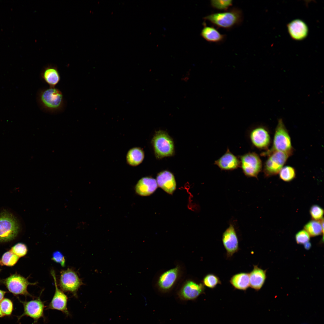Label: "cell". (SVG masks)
Here are the masks:
<instances>
[{"mask_svg": "<svg viewBox=\"0 0 324 324\" xmlns=\"http://www.w3.org/2000/svg\"><path fill=\"white\" fill-rule=\"evenodd\" d=\"M37 101L43 111L50 113L62 112L65 107V102L61 91L55 87L40 90L37 94Z\"/></svg>", "mask_w": 324, "mask_h": 324, "instance_id": "1", "label": "cell"}, {"mask_svg": "<svg viewBox=\"0 0 324 324\" xmlns=\"http://www.w3.org/2000/svg\"><path fill=\"white\" fill-rule=\"evenodd\" d=\"M217 28L230 29L239 26L243 20L242 11L234 7L224 12L212 13L204 18Z\"/></svg>", "mask_w": 324, "mask_h": 324, "instance_id": "2", "label": "cell"}, {"mask_svg": "<svg viewBox=\"0 0 324 324\" xmlns=\"http://www.w3.org/2000/svg\"><path fill=\"white\" fill-rule=\"evenodd\" d=\"M294 149L292 146L291 139L289 133L282 118H280L275 129L272 145L268 149L261 154V156H266L275 151H281L293 153Z\"/></svg>", "mask_w": 324, "mask_h": 324, "instance_id": "3", "label": "cell"}, {"mask_svg": "<svg viewBox=\"0 0 324 324\" xmlns=\"http://www.w3.org/2000/svg\"><path fill=\"white\" fill-rule=\"evenodd\" d=\"M152 143L157 158L160 159L173 154V141L166 132L160 130L156 132L152 139Z\"/></svg>", "mask_w": 324, "mask_h": 324, "instance_id": "4", "label": "cell"}, {"mask_svg": "<svg viewBox=\"0 0 324 324\" xmlns=\"http://www.w3.org/2000/svg\"><path fill=\"white\" fill-rule=\"evenodd\" d=\"M293 153L281 151H275L267 156L263 172L265 177H269L277 175L284 166L288 158Z\"/></svg>", "mask_w": 324, "mask_h": 324, "instance_id": "5", "label": "cell"}, {"mask_svg": "<svg viewBox=\"0 0 324 324\" xmlns=\"http://www.w3.org/2000/svg\"><path fill=\"white\" fill-rule=\"evenodd\" d=\"M247 136L251 146L259 150H267L271 143L269 130L263 125L250 128L247 133Z\"/></svg>", "mask_w": 324, "mask_h": 324, "instance_id": "6", "label": "cell"}, {"mask_svg": "<svg viewBox=\"0 0 324 324\" xmlns=\"http://www.w3.org/2000/svg\"><path fill=\"white\" fill-rule=\"evenodd\" d=\"M238 156L240 161V167L244 174L248 177L257 178L262 166L259 155L254 152H249Z\"/></svg>", "mask_w": 324, "mask_h": 324, "instance_id": "7", "label": "cell"}, {"mask_svg": "<svg viewBox=\"0 0 324 324\" xmlns=\"http://www.w3.org/2000/svg\"><path fill=\"white\" fill-rule=\"evenodd\" d=\"M19 230V224L12 214L5 211L0 214V242L13 239Z\"/></svg>", "mask_w": 324, "mask_h": 324, "instance_id": "8", "label": "cell"}, {"mask_svg": "<svg viewBox=\"0 0 324 324\" xmlns=\"http://www.w3.org/2000/svg\"><path fill=\"white\" fill-rule=\"evenodd\" d=\"M59 284L63 292H70L76 297L79 288L84 284L76 272L68 268L61 272Z\"/></svg>", "mask_w": 324, "mask_h": 324, "instance_id": "9", "label": "cell"}, {"mask_svg": "<svg viewBox=\"0 0 324 324\" xmlns=\"http://www.w3.org/2000/svg\"><path fill=\"white\" fill-rule=\"evenodd\" d=\"M2 281L8 290L14 295H23L33 297L28 292L27 287L29 285H35L37 283H30L27 278L17 274H14Z\"/></svg>", "mask_w": 324, "mask_h": 324, "instance_id": "10", "label": "cell"}, {"mask_svg": "<svg viewBox=\"0 0 324 324\" xmlns=\"http://www.w3.org/2000/svg\"><path fill=\"white\" fill-rule=\"evenodd\" d=\"M181 271L180 266H177L162 273L157 282L158 290L163 292L171 290L179 278Z\"/></svg>", "mask_w": 324, "mask_h": 324, "instance_id": "11", "label": "cell"}, {"mask_svg": "<svg viewBox=\"0 0 324 324\" xmlns=\"http://www.w3.org/2000/svg\"><path fill=\"white\" fill-rule=\"evenodd\" d=\"M20 302L23 305L24 311L22 315L18 317V320L23 316H26L32 318L34 324L37 323L40 318H44V311L46 306L40 296L35 299L28 301H20Z\"/></svg>", "mask_w": 324, "mask_h": 324, "instance_id": "12", "label": "cell"}, {"mask_svg": "<svg viewBox=\"0 0 324 324\" xmlns=\"http://www.w3.org/2000/svg\"><path fill=\"white\" fill-rule=\"evenodd\" d=\"M51 273L54 282L55 290L53 297L46 309L55 310L62 312L67 316L70 314L67 308L68 298L63 292L58 287L54 270L52 269Z\"/></svg>", "mask_w": 324, "mask_h": 324, "instance_id": "13", "label": "cell"}, {"mask_svg": "<svg viewBox=\"0 0 324 324\" xmlns=\"http://www.w3.org/2000/svg\"><path fill=\"white\" fill-rule=\"evenodd\" d=\"M204 286L202 283L189 280L183 284L178 292V296L182 300L192 301L204 293Z\"/></svg>", "mask_w": 324, "mask_h": 324, "instance_id": "14", "label": "cell"}, {"mask_svg": "<svg viewBox=\"0 0 324 324\" xmlns=\"http://www.w3.org/2000/svg\"><path fill=\"white\" fill-rule=\"evenodd\" d=\"M222 240L228 258L232 257L239 250V242L235 227L230 224L223 233Z\"/></svg>", "mask_w": 324, "mask_h": 324, "instance_id": "15", "label": "cell"}, {"mask_svg": "<svg viewBox=\"0 0 324 324\" xmlns=\"http://www.w3.org/2000/svg\"><path fill=\"white\" fill-rule=\"evenodd\" d=\"M214 164L222 171H231L240 167V161L238 156L233 154L227 148L226 152L215 161Z\"/></svg>", "mask_w": 324, "mask_h": 324, "instance_id": "16", "label": "cell"}, {"mask_svg": "<svg viewBox=\"0 0 324 324\" xmlns=\"http://www.w3.org/2000/svg\"><path fill=\"white\" fill-rule=\"evenodd\" d=\"M158 185L167 193L172 194L176 188L174 176L170 172L165 170L158 174L156 180Z\"/></svg>", "mask_w": 324, "mask_h": 324, "instance_id": "17", "label": "cell"}, {"mask_svg": "<svg viewBox=\"0 0 324 324\" xmlns=\"http://www.w3.org/2000/svg\"><path fill=\"white\" fill-rule=\"evenodd\" d=\"M156 180L151 177L141 178L135 185V189L137 194L142 196H147L152 194L158 188Z\"/></svg>", "mask_w": 324, "mask_h": 324, "instance_id": "18", "label": "cell"}, {"mask_svg": "<svg viewBox=\"0 0 324 324\" xmlns=\"http://www.w3.org/2000/svg\"><path fill=\"white\" fill-rule=\"evenodd\" d=\"M287 27L290 36L295 40H302L307 35L308 26L301 20L296 19L293 20L288 24Z\"/></svg>", "mask_w": 324, "mask_h": 324, "instance_id": "19", "label": "cell"}, {"mask_svg": "<svg viewBox=\"0 0 324 324\" xmlns=\"http://www.w3.org/2000/svg\"><path fill=\"white\" fill-rule=\"evenodd\" d=\"M266 270L254 265L253 270L249 273L250 287L256 291L260 290L266 279Z\"/></svg>", "mask_w": 324, "mask_h": 324, "instance_id": "20", "label": "cell"}, {"mask_svg": "<svg viewBox=\"0 0 324 324\" xmlns=\"http://www.w3.org/2000/svg\"><path fill=\"white\" fill-rule=\"evenodd\" d=\"M42 79L50 87H55L60 82L61 77L57 68L49 65L44 67L40 74Z\"/></svg>", "mask_w": 324, "mask_h": 324, "instance_id": "21", "label": "cell"}, {"mask_svg": "<svg viewBox=\"0 0 324 324\" xmlns=\"http://www.w3.org/2000/svg\"><path fill=\"white\" fill-rule=\"evenodd\" d=\"M200 33L201 36L206 41L210 43H221L226 39V36L222 34L214 26H207L205 22Z\"/></svg>", "mask_w": 324, "mask_h": 324, "instance_id": "22", "label": "cell"}, {"mask_svg": "<svg viewBox=\"0 0 324 324\" xmlns=\"http://www.w3.org/2000/svg\"><path fill=\"white\" fill-rule=\"evenodd\" d=\"M230 282L234 288L246 291L250 287L249 273L242 272L235 274L231 278Z\"/></svg>", "mask_w": 324, "mask_h": 324, "instance_id": "23", "label": "cell"}, {"mask_svg": "<svg viewBox=\"0 0 324 324\" xmlns=\"http://www.w3.org/2000/svg\"><path fill=\"white\" fill-rule=\"evenodd\" d=\"M144 158L143 151L140 147H133L128 151L126 156L127 163L130 166H136L140 164Z\"/></svg>", "mask_w": 324, "mask_h": 324, "instance_id": "24", "label": "cell"}, {"mask_svg": "<svg viewBox=\"0 0 324 324\" xmlns=\"http://www.w3.org/2000/svg\"><path fill=\"white\" fill-rule=\"evenodd\" d=\"M323 219L320 221L312 220L305 225L304 229L310 236L321 235L323 232Z\"/></svg>", "mask_w": 324, "mask_h": 324, "instance_id": "25", "label": "cell"}, {"mask_svg": "<svg viewBox=\"0 0 324 324\" xmlns=\"http://www.w3.org/2000/svg\"><path fill=\"white\" fill-rule=\"evenodd\" d=\"M280 178L282 180L286 182H290L296 177V172L295 169L290 166H283L279 172Z\"/></svg>", "mask_w": 324, "mask_h": 324, "instance_id": "26", "label": "cell"}, {"mask_svg": "<svg viewBox=\"0 0 324 324\" xmlns=\"http://www.w3.org/2000/svg\"><path fill=\"white\" fill-rule=\"evenodd\" d=\"M19 258L18 256L10 250L3 254L0 260V264L2 266H12L16 263Z\"/></svg>", "mask_w": 324, "mask_h": 324, "instance_id": "27", "label": "cell"}, {"mask_svg": "<svg viewBox=\"0 0 324 324\" xmlns=\"http://www.w3.org/2000/svg\"><path fill=\"white\" fill-rule=\"evenodd\" d=\"M204 286L210 289H214L218 284H221L219 278L214 274L210 273L203 278L202 283Z\"/></svg>", "mask_w": 324, "mask_h": 324, "instance_id": "28", "label": "cell"}, {"mask_svg": "<svg viewBox=\"0 0 324 324\" xmlns=\"http://www.w3.org/2000/svg\"><path fill=\"white\" fill-rule=\"evenodd\" d=\"M233 1L231 0H212L210 1L211 6L214 9L225 11L232 6Z\"/></svg>", "mask_w": 324, "mask_h": 324, "instance_id": "29", "label": "cell"}, {"mask_svg": "<svg viewBox=\"0 0 324 324\" xmlns=\"http://www.w3.org/2000/svg\"><path fill=\"white\" fill-rule=\"evenodd\" d=\"M310 213L313 220L321 221L323 219L324 210L322 208L317 205L312 206L310 209Z\"/></svg>", "mask_w": 324, "mask_h": 324, "instance_id": "30", "label": "cell"}, {"mask_svg": "<svg viewBox=\"0 0 324 324\" xmlns=\"http://www.w3.org/2000/svg\"><path fill=\"white\" fill-rule=\"evenodd\" d=\"M1 310L4 315H10L13 311V305L12 301L8 298H3L0 302Z\"/></svg>", "mask_w": 324, "mask_h": 324, "instance_id": "31", "label": "cell"}, {"mask_svg": "<svg viewBox=\"0 0 324 324\" xmlns=\"http://www.w3.org/2000/svg\"><path fill=\"white\" fill-rule=\"evenodd\" d=\"M310 236L304 229L299 231L295 235L296 241L298 244L305 245L309 242Z\"/></svg>", "mask_w": 324, "mask_h": 324, "instance_id": "32", "label": "cell"}, {"mask_svg": "<svg viewBox=\"0 0 324 324\" xmlns=\"http://www.w3.org/2000/svg\"><path fill=\"white\" fill-rule=\"evenodd\" d=\"M10 250L20 258L24 256L26 254L28 248L26 244L20 243L12 247Z\"/></svg>", "mask_w": 324, "mask_h": 324, "instance_id": "33", "label": "cell"}, {"mask_svg": "<svg viewBox=\"0 0 324 324\" xmlns=\"http://www.w3.org/2000/svg\"><path fill=\"white\" fill-rule=\"evenodd\" d=\"M52 260L55 262L59 263L62 267L65 265V259L63 254L60 251H56L52 254Z\"/></svg>", "mask_w": 324, "mask_h": 324, "instance_id": "34", "label": "cell"}, {"mask_svg": "<svg viewBox=\"0 0 324 324\" xmlns=\"http://www.w3.org/2000/svg\"><path fill=\"white\" fill-rule=\"evenodd\" d=\"M6 293V292L0 290V302L4 298Z\"/></svg>", "mask_w": 324, "mask_h": 324, "instance_id": "35", "label": "cell"}, {"mask_svg": "<svg viewBox=\"0 0 324 324\" xmlns=\"http://www.w3.org/2000/svg\"><path fill=\"white\" fill-rule=\"evenodd\" d=\"M4 316V315H3V313H2V312L1 310L0 307V317H3Z\"/></svg>", "mask_w": 324, "mask_h": 324, "instance_id": "36", "label": "cell"}]
</instances>
